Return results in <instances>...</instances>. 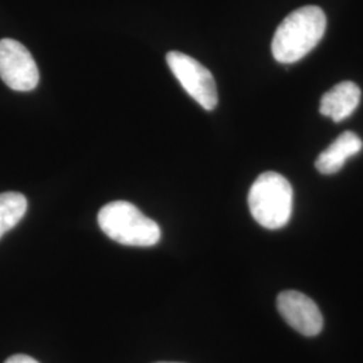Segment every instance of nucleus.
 Instances as JSON below:
<instances>
[{
    "mask_svg": "<svg viewBox=\"0 0 363 363\" xmlns=\"http://www.w3.org/2000/svg\"><path fill=\"white\" fill-rule=\"evenodd\" d=\"M327 18L318 6H304L286 16L272 40V54L280 64H295L311 52L325 35Z\"/></svg>",
    "mask_w": 363,
    "mask_h": 363,
    "instance_id": "1",
    "label": "nucleus"
},
{
    "mask_svg": "<svg viewBox=\"0 0 363 363\" xmlns=\"http://www.w3.org/2000/svg\"><path fill=\"white\" fill-rule=\"evenodd\" d=\"M99 226L111 240L127 247H154L160 240L155 220L127 201H115L100 210Z\"/></svg>",
    "mask_w": 363,
    "mask_h": 363,
    "instance_id": "2",
    "label": "nucleus"
},
{
    "mask_svg": "<svg viewBox=\"0 0 363 363\" xmlns=\"http://www.w3.org/2000/svg\"><path fill=\"white\" fill-rule=\"evenodd\" d=\"M294 190L283 175L268 171L252 184L247 205L253 218L265 229L276 230L286 226L292 214Z\"/></svg>",
    "mask_w": 363,
    "mask_h": 363,
    "instance_id": "3",
    "label": "nucleus"
},
{
    "mask_svg": "<svg viewBox=\"0 0 363 363\" xmlns=\"http://www.w3.org/2000/svg\"><path fill=\"white\" fill-rule=\"evenodd\" d=\"M166 58L183 89L203 109L213 111L218 104V91L210 70L193 57L181 52H169Z\"/></svg>",
    "mask_w": 363,
    "mask_h": 363,
    "instance_id": "4",
    "label": "nucleus"
},
{
    "mask_svg": "<svg viewBox=\"0 0 363 363\" xmlns=\"http://www.w3.org/2000/svg\"><path fill=\"white\" fill-rule=\"evenodd\" d=\"M0 78L13 91H30L38 86V66L31 52L15 39L0 40Z\"/></svg>",
    "mask_w": 363,
    "mask_h": 363,
    "instance_id": "5",
    "label": "nucleus"
},
{
    "mask_svg": "<svg viewBox=\"0 0 363 363\" xmlns=\"http://www.w3.org/2000/svg\"><path fill=\"white\" fill-rule=\"evenodd\" d=\"M277 310L286 323L301 335L315 337L323 328V316L319 307L301 292H281L277 296Z\"/></svg>",
    "mask_w": 363,
    "mask_h": 363,
    "instance_id": "6",
    "label": "nucleus"
},
{
    "mask_svg": "<svg viewBox=\"0 0 363 363\" xmlns=\"http://www.w3.org/2000/svg\"><path fill=\"white\" fill-rule=\"evenodd\" d=\"M362 139L354 132H343L333 143L328 145L315 162L316 169L323 175L337 174L343 169L347 159L362 151Z\"/></svg>",
    "mask_w": 363,
    "mask_h": 363,
    "instance_id": "7",
    "label": "nucleus"
},
{
    "mask_svg": "<svg viewBox=\"0 0 363 363\" xmlns=\"http://www.w3.org/2000/svg\"><path fill=\"white\" fill-rule=\"evenodd\" d=\"M361 101V89L351 81H343L327 91L320 101V113L339 123L351 116Z\"/></svg>",
    "mask_w": 363,
    "mask_h": 363,
    "instance_id": "8",
    "label": "nucleus"
},
{
    "mask_svg": "<svg viewBox=\"0 0 363 363\" xmlns=\"http://www.w3.org/2000/svg\"><path fill=\"white\" fill-rule=\"evenodd\" d=\"M26 211L25 195L15 191L0 194V238L21 222Z\"/></svg>",
    "mask_w": 363,
    "mask_h": 363,
    "instance_id": "9",
    "label": "nucleus"
},
{
    "mask_svg": "<svg viewBox=\"0 0 363 363\" xmlns=\"http://www.w3.org/2000/svg\"><path fill=\"white\" fill-rule=\"evenodd\" d=\"M4 363H39L38 361H35L34 358L25 355V354H16L10 357L7 361Z\"/></svg>",
    "mask_w": 363,
    "mask_h": 363,
    "instance_id": "10",
    "label": "nucleus"
},
{
    "mask_svg": "<svg viewBox=\"0 0 363 363\" xmlns=\"http://www.w3.org/2000/svg\"><path fill=\"white\" fill-rule=\"evenodd\" d=\"M156 363H178V362H156Z\"/></svg>",
    "mask_w": 363,
    "mask_h": 363,
    "instance_id": "11",
    "label": "nucleus"
}]
</instances>
